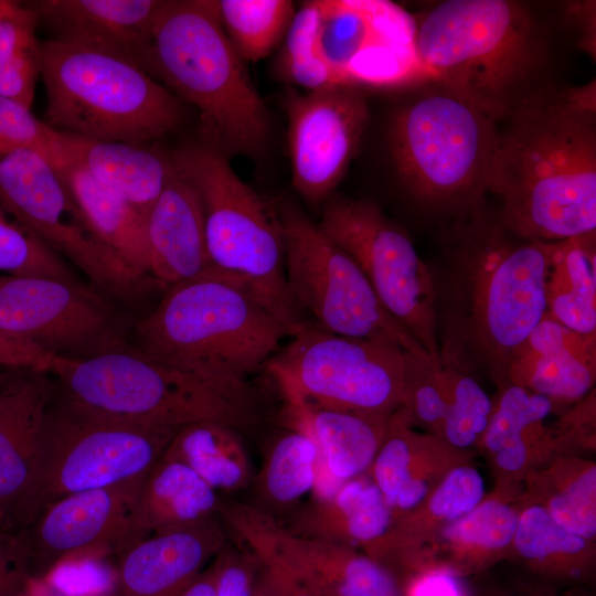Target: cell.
Listing matches in <instances>:
<instances>
[{
  "instance_id": "obj_47",
  "label": "cell",
  "mask_w": 596,
  "mask_h": 596,
  "mask_svg": "<svg viewBox=\"0 0 596 596\" xmlns=\"http://www.w3.org/2000/svg\"><path fill=\"white\" fill-rule=\"evenodd\" d=\"M41 74L40 43L19 52L0 68V96L31 108Z\"/></svg>"
},
{
  "instance_id": "obj_54",
  "label": "cell",
  "mask_w": 596,
  "mask_h": 596,
  "mask_svg": "<svg viewBox=\"0 0 596 596\" xmlns=\"http://www.w3.org/2000/svg\"><path fill=\"white\" fill-rule=\"evenodd\" d=\"M252 596H280L273 576L260 564Z\"/></svg>"
},
{
  "instance_id": "obj_39",
  "label": "cell",
  "mask_w": 596,
  "mask_h": 596,
  "mask_svg": "<svg viewBox=\"0 0 596 596\" xmlns=\"http://www.w3.org/2000/svg\"><path fill=\"white\" fill-rule=\"evenodd\" d=\"M411 421L440 429L448 408V383L440 361L406 352L405 397L402 406Z\"/></svg>"
},
{
  "instance_id": "obj_29",
  "label": "cell",
  "mask_w": 596,
  "mask_h": 596,
  "mask_svg": "<svg viewBox=\"0 0 596 596\" xmlns=\"http://www.w3.org/2000/svg\"><path fill=\"white\" fill-rule=\"evenodd\" d=\"M55 170L98 241L131 272L149 278L146 215L70 157Z\"/></svg>"
},
{
  "instance_id": "obj_26",
  "label": "cell",
  "mask_w": 596,
  "mask_h": 596,
  "mask_svg": "<svg viewBox=\"0 0 596 596\" xmlns=\"http://www.w3.org/2000/svg\"><path fill=\"white\" fill-rule=\"evenodd\" d=\"M283 522L295 533L343 546L377 545L389 533L392 511L372 480L358 477L328 496L296 507Z\"/></svg>"
},
{
  "instance_id": "obj_50",
  "label": "cell",
  "mask_w": 596,
  "mask_h": 596,
  "mask_svg": "<svg viewBox=\"0 0 596 596\" xmlns=\"http://www.w3.org/2000/svg\"><path fill=\"white\" fill-rule=\"evenodd\" d=\"M402 596H467V592L456 573L435 568L413 578Z\"/></svg>"
},
{
  "instance_id": "obj_20",
  "label": "cell",
  "mask_w": 596,
  "mask_h": 596,
  "mask_svg": "<svg viewBox=\"0 0 596 596\" xmlns=\"http://www.w3.org/2000/svg\"><path fill=\"white\" fill-rule=\"evenodd\" d=\"M219 515L149 535L118 554V596H180L228 543Z\"/></svg>"
},
{
  "instance_id": "obj_55",
  "label": "cell",
  "mask_w": 596,
  "mask_h": 596,
  "mask_svg": "<svg viewBox=\"0 0 596 596\" xmlns=\"http://www.w3.org/2000/svg\"><path fill=\"white\" fill-rule=\"evenodd\" d=\"M96 596H118V595L115 590H111V592L98 594Z\"/></svg>"
},
{
  "instance_id": "obj_18",
  "label": "cell",
  "mask_w": 596,
  "mask_h": 596,
  "mask_svg": "<svg viewBox=\"0 0 596 596\" xmlns=\"http://www.w3.org/2000/svg\"><path fill=\"white\" fill-rule=\"evenodd\" d=\"M292 185L309 203L327 200L344 177L369 123L365 97L337 85L285 100Z\"/></svg>"
},
{
  "instance_id": "obj_9",
  "label": "cell",
  "mask_w": 596,
  "mask_h": 596,
  "mask_svg": "<svg viewBox=\"0 0 596 596\" xmlns=\"http://www.w3.org/2000/svg\"><path fill=\"white\" fill-rule=\"evenodd\" d=\"M169 156L199 199L211 269L246 285L294 334L309 320L287 287L279 214L235 173L227 157L204 142Z\"/></svg>"
},
{
  "instance_id": "obj_36",
  "label": "cell",
  "mask_w": 596,
  "mask_h": 596,
  "mask_svg": "<svg viewBox=\"0 0 596 596\" xmlns=\"http://www.w3.org/2000/svg\"><path fill=\"white\" fill-rule=\"evenodd\" d=\"M279 55L280 75L308 91L345 85L324 60L319 45V9L309 1L295 12Z\"/></svg>"
},
{
  "instance_id": "obj_22",
  "label": "cell",
  "mask_w": 596,
  "mask_h": 596,
  "mask_svg": "<svg viewBox=\"0 0 596 596\" xmlns=\"http://www.w3.org/2000/svg\"><path fill=\"white\" fill-rule=\"evenodd\" d=\"M162 1L40 0L28 6L52 32V39L107 50L145 70L152 23Z\"/></svg>"
},
{
  "instance_id": "obj_44",
  "label": "cell",
  "mask_w": 596,
  "mask_h": 596,
  "mask_svg": "<svg viewBox=\"0 0 596 596\" xmlns=\"http://www.w3.org/2000/svg\"><path fill=\"white\" fill-rule=\"evenodd\" d=\"M485 483L481 475L472 467L453 469L433 493L429 501L430 512L449 522L455 521L482 500Z\"/></svg>"
},
{
  "instance_id": "obj_6",
  "label": "cell",
  "mask_w": 596,
  "mask_h": 596,
  "mask_svg": "<svg viewBox=\"0 0 596 596\" xmlns=\"http://www.w3.org/2000/svg\"><path fill=\"white\" fill-rule=\"evenodd\" d=\"M46 374L55 377L56 397L105 418L174 428L210 421L236 429L252 416L246 387L205 382L125 343L85 358L54 354Z\"/></svg>"
},
{
  "instance_id": "obj_11",
  "label": "cell",
  "mask_w": 596,
  "mask_h": 596,
  "mask_svg": "<svg viewBox=\"0 0 596 596\" xmlns=\"http://www.w3.org/2000/svg\"><path fill=\"white\" fill-rule=\"evenodd\" d=\"M287 402L391 416L404 404L406 351L308 321L266 363Z\"/></svg>"
},
{
  "instance_id": "obj_15",
  "label": "cell",
  "mask_w": 596,
  "mask_h": 596,
  "mask_svg": "<svg viewBox=\"0 0 596 596\" xmlns=\"http://www.w3.org/2000/svg\"><path fill=\"white\" fill-rule=\"evenodd\" d=\"M219 518L262 566L318 596H402L383 564L352 547L295 533L256 504L223 502Z\"/></svg>"
},
{
  "instance_id": "obj_27",
  "label": "cell",
  "mask_w": 596,
  "mask_h": 596,
  "mask_svg": "<svg viewBox=\"0 0 596 596\" xmlns=\"http://www.w3.org/2000/svg\"><path fill=\"white\" fill-rule=\"evenodd\" d=\"M60 137L72 160L147 215L168 180L169 153L140 143L96 140L64 132H60Z\"/></svg>"
},
{
  "instance_id": "obj_8",
  "label": "cell",
  "mask_w": 596,
  "mask_h": 596,
  "mask_svg": "<svg viewBox=\"0 0 596 596\" xmlns=\"http://www.w3.org/2000/svg\"><path fill=\"white\" fill-rule=\"evenodd\" d=\"M500 124L437 82L406 103L393 119L390 142L415 200L448 217L485 202Z\"/></svg>"
},
{
  "instance_id": "obj_16",
  "label": "cell",
  "mask_w": 596,
  "mask_h": 596,
  "mask_svg": "<svg viewBox=\"0 0 596 596\" xmlns=\"http://www.w3.org/2000/svg\"><path fill=\"white\" fill-rule=\"evenodd\" d=\"M319 45L348 86L429 83L415 44V19L389 1L320 0Z\"/></svg>"
},
{
  "instance_id": "obj_41",
  "label": "cell",
  "mask_w": 596,
  "mask_h": 596,
  "mask_svg": "<svg viewBox=\"0 0 596 596\" xmlns=\"http://www.w3.org/2000/svg\"><path fill=\"white\" fill-rule=\"evenodd\" d=\"M30 149L57 169L67 160L60 132L38 119L30 108L0 96V153Z\"/></svg>"
},
{
  "instance_id": "obj_13",
  "label": "cell",
  "mask_w": 596,
  "mask_h": 596,
  "mask_svg": "<svg viewBox=\"0 0 596 596\" xmlns=\"http://www.w3.org/2000/svg\"><path fill=\"white\" fill-rule=\"evenodd\" d=\"M317 225L354 260L397 322L439 360L432 275L408 234L375 203L343 196L327 201Z\"/></svg>"
},
{
  "instance_id": "obj_28",
  "label": "cell",
  "mask_w": 596,
  "mask_h": 596,
  "mask_svg": "<svg viewBox=\"0 0 596 596\" xmlns=\"http://www.w3.org/2000/svg\"><path fill=\"white\" fill-rule=\"evenodd\" d=\"M222 504L217 491L187 465L161 457L147 473L132 511L134 544L219 515Z\"/></svg>"
},
{
  "instance_id": "obj_32",
  "label": "cell",
  "mask_w": 596,
  "mask_h": 596,
  "mask_svg": "<svg viewBox=\"0 0 596 596\" xmlns=\"http://www.w3.org/2000/svg\"><path fill=\"white\" fill-rule=\"evenodd\" d=\"M318 449L305 432L290 428L269 448L256 479L260 509L288 511L312 492L317 479Z\"/></svg>"
},
{
  "instance_id": "obj_37",
  "label": "cell",
  "mask_w": 596,
  "mask_h": 596,
  "mask_svg": "<svg viewBox=\"0 0 596 596\" xmlns=\"http://www.w3.org/2000/svg\"><path fill=\"white\" fill-rule=\"evenodd\" d=\"M443 366L448 383V408L439 433L451 446L467 448L486 432L493 403L475 376L455 366Z\"/></svg>"
},
{
  "instance_id": "obj_25",
  "label": "cell",
  "mask_w": 596,
  "mask_h": 596,
  "mask_svg": "<svg viewBox=\"0 0 596 596\" xmlns=\"http://www.w3.org/2000/svg\"><path fill=\"white\" fill-rule=\"evenodd\" d=\"M289 428L307 433L318 449L312 496H328L370 469L385 437L390 416L287 402Z\"/></svg>"
},
{
  "instance_id": "obj_10",
  "label": "cell",
  "mask_w": 596,
  "mask_h": 596,
  "mask_svg": "<svg viewBox=\"0 0 596 596\" xmlns=\"http://www.w3.org/2000/svg\"><path fill=\"white\" fill-rule=\"evenodd\" d=\"M179 429L96 416L53 393L14 533L64 497L147 475Z\"/></svg>"
},
{
  "instance_id": "obj_38",
  "label": "cell",
  "mask_w": 596,
  "mask_h": 596,
  "mask_svg": "<svg viewBox=\"0 0 596 596\" xmlns=\"http://www.w3.org/2000/svg\"><path fill=\"white\" fill-rule=\"evenodd\" d=\"M0 272L76 281L62 258L19 223L12 222L1 205Z\"/></svg>"
},
{
  "instance_id": "obj_43",
  "label": "cell",
  "mask_w": 596,
  "mask_h": 596,
  "mask_svg": "<svg viewBox=\"0 0 596 596\" xmlns=\"http://www.w3.org/2000/svg\"><path fill=\"white\" fill-rule=\"evenodd\" d=\"M596 468L590 466L554 494L546 508L565 530L585 540L596 533Z\"/></svg>"
},
{
  "instance_id": "obj_35",
  "label": "cell",
  "mask_w": 596,
  "mask_h": 596,
  "mask_svg": "<svg viewBox=\"0 0 596 596\" xmlns=\"http://www.w3.org/2000/svg\"><path fill=\"white\" fill-rule=\"evenodd\" d=\"M411 419L401 407L389 419L383 443L370 467L372 481L392 510H409L427 493L426 482L414 471L417 436L409 430Z\"/></svg>"
},
{
  "instance_id": "obj_33",
  "label": "cell",
  "mask_w": 596,
  "mask_h": 596,
  "mask_svg": "<svg viewBox=\"0 0 596 596\" xmlns=\"http://www.w3.org/2000/svg\"><path fill=\"white\" fill-rule=\"evenodd\" d=\"M222 26L244 62L268 56L284 40L295 15L287 0L215 1Z\"/></svg>"
},
{
  "instance_id": "obj_23",
  "label": "cell",
  "mask_w": 596,
  "mask_h": 596,
  "mask_svg": "<svg viewBox=\"0 0 596 596\" xmlns=\"http://www.w3.org/2000/svg\"><path fill=\"white\" fill-rule=\"evenodd\" d=\"M596 377V334L576 332L547 312L513 352L508 381L556 402L585 397Z\"/></svg>"
},
{
  "instance_id": "obj_5",
  "label": "cell",
  "mask_w": 596,
  "mask_h": 596,
  "mask_svg": "<svg viewBox=\"0 0 596 596\" xmlns=\"http://www.w3.org/2000/svg\"><path fill=\"white\" fill-rule=\"evenodd\" d=\"M145 70L199 110L205 145L227 158L255 156L265 147L267 108L222 26L215 1L163 0Z\"/></svg>"
},
{
  "instance_id": "obj_24",
  "label": "cell",
  "mask_w": 596,
  "mask_h": 596,
  "mask_svg": "<svg viewBox=\"0 0 596 596\" xmlns=\"http://www.w3.org/2000/svg\"><path fill=\"white\" fill-rule=\"evenodd\" d=\"M145 227L149 277L156 283L170 288L211 268L199 199L172 162L166 185L146 215Z\"/></svg>"
},
{
  "instance_id": "obj_21",
  "label": "cell",
  "mask_w": 596,
  "mask_h": 596,
  "mask_svg": "<svg viewBox=\"0 0 596 596\" xmlns=\"http://www.w3.org/2000/svg\"><path fill=\"white\" fill-rule=\"evenodd\" d=\"M46 373L23 370L0 383V529L14 532L31 486L53 386Z\"/></svg>"
},
{
  "instance_id": "obj_46",
  "label": "cell",
  "mask_w": 596,
  "mask_h": 596,
  "mask_svg": "<svg viewBox=\"0 0 596 596\" xmlns=\"http://www.w3.org/2000/svg\"><path fill=\"white\" fill-rule=\"evenodd\" d=\"M38 22L29 6L0 0V68L19 52L39 44L35 38Z\"/></svg>"
},
{
  "instance_id": "obj_30",
  "label": "cell",
  "mask_w": 596,
  "mask_h": 596,
  "mask_svg": "<svg viewBox=\"0 0 596 596\" xmlns=\"http://www.w3.org/2000/svg\"><path fill=\"white\" fill-rule=\"evenodd\" d=\"M546 312L563 326L596 334L595 234L546 242Z\"/></svg>"
},
{
  "instance_id": "obj_53",
  "label": "cell",
  "mask_w": 596,
  "mask_h": 596,
  "mask_svg": "<svg viewBox=\"0 0 596 596\" xmlns=\"http://www.w3.org/2000/svg\"><path fill=\"white\" fill-rule=\"evenodd\" d=\"M265 567V566H263ZM273 576L280 596H318L306 588L299 586L284 574L265 567Z\"/></svg>"
},
{
  "instance_id": "obj_19",
  "label": "cell",
  "mask_w": 596,
  "mask_h": 596,
  "mask_svg": "<svg viewBox=\"0 0 596 596\" xmlns=\"http://www.w3.org/2000/svg\"><path fill=\"white\" fill-rule=\"evenodd\" d=\"M146 476L64 497L19 532L32 579L78 555L119 554L132 545V511Z\"/></svg>"
},
{
  "instance_id": "obj_31",
  "label": "cell",
  "mask_w": 596,
  "mask_h": 596,
  "mask_svg": "<svg viewBox=\"0 0 596 596\" xmlns=\"http://www.w3.org/2000/svg\"><path fill=\"white\" fill-rule=\"evenodd\" d=\"M187 465L215 491H238L252 480L246 449L236 429L219 422L181 427L161 456Z\"/></svg>"
},
{
  "instance_id": "obj_1",
  "label": "cell",
  "mask_w": 596,
  "mask_h": 596,
  "mask_svg": "<svg viewBox=\"0 0 596 596\" xmlns=\"http://www.w3.org/2000/svg\"><path fill=\"white\" fill-rule=\"evenodd\" d=\"M545 249L505 228L486 201L448 217L428 265L443 365L509 384L513 352L546 312Z\"/></svg>"
},
{
  "instance_id": "obj_14",
  "label": "cell",
  "mask_w": 596,
  "mask_h": 596,
  "mask_svg": "<svg viewBox=\"0 0 596 596\" xmlns=\"http://www.w3.org/2000/svg\"><path fill=\"white\" fill-rule=\"evenodd\" d=\"M0 205L51 251L66 257L93 285L129 298L146 278L131 272L95 236L65 182L30 149L0 153Z\"/></svg>"
},
{
  "instance_id": "obj_42",
  "label": "cell",
  "mask_w": 596,
  "mask_h": 596,
  "mask_svg": "<svg viewBox=\"0 0 596 596\" xmlns=\"http://www.w3.org/2000/svg\"><path fill=\"white\" fill-rule=\"evenodd\" d=\"M518 518L510 505L489 500L451 521L445 528L444 535L450 541L486 550L503 549L513 540Z\"/></svg>"
},
{
  "instance_id": "obj_3",
  "label": "cell",
  "mask_w": 596,
  "mask_h": 596,
  "mask_svg": "<svg viewBox=\"0 0 596 596\" xmlns=\"http://www.w3.org/2000/svg\"><path fill=\"white\" fill-rule=\"evenodd\" d=\"M415 44L433 82L499 123L544 91L546 35L528 4L512 0H447L414 17Z\"/></svg>"
},
{
  "instance_id": "obj_17",
  "label": "cell",
  "mask_w": 596,
  "mask_h": 596,
  "mask_svg": "<svg viewBox=\"0 0 596 596\" xmlns=\"http://www.w3.org/2000/svg\"><path fill=\"white\" fill-rule=\"evenodd\" d=\"M0 331L63 356L85 358L124 344L108 305L77 280L0 277Z\"/></svg>"
},
{
  "instance_id": "obj_2",
  "label": "cell",
  "mask_w": 596,
  "mask_h": 596,
  "mask_svg": "<svg viewBox=\"0 0 596 596\" xmlns=\"http://www.w3.org/2000/svg\"><path fill=\"white\" fill-rule=\"evenodd\" d=\"M504 123L489 185L504 227L539 242L595 234V81L542 91Z\"/></svg>"
},
{
  "instance_id": "obj_34",
  "label": "cell",
  "mask_w": 596,
  "mask_h": 596,
  "mask_svg": "<svg viewBox=\"0 0 596 596\" xmlns=\"http://www.w3.org/2000/svg\"><path fill=\"white\" fill-rule=\"evenodd\" d=\"M554 402L522 386L507 384L501 387L498 401L486 432L485 446L491 451L499 467L507 471L521 469L528 457L529 445L523 437L524 428L544 421L552 412Z\"/></svg>"
},
{
  "instance_id": "obj_40",
  "label": "cell",
  "mask_w": 596,
  "mask_h": 596,
  "mask_svg": "<svg viewBox=\"0 0 596 596\" xmlns=\"http://www.w3.org/2000/svg\"><path fill=\"white\" fill-rule=\"evenodd\" d=\"M513 542L523 557L547 562L581 554L586 540L562 528L542 505H532L518 518Z\"/></svg>"
},
{
  "instance_id": "obj_52",
  "label": "cell",
  "mask_w": 596,
  "mask_h": 596,
  "mask_svg": "<svg viewBox=\"0 0 596 596\" xmlns=\"http://www.w3.org/2000/svg\"><path fill=\"white\" fill-rule=\"evenodd\" d=\"M216 568L214 561L180 596H215Z\"/></svg>"
},
{
  "instance_id": "obj_48",
  "label": "cell",
  "mask_w": 596,
  "mask_h": 596,
  "mask_svg": "<svg viewBox=\"0 0 596 596\" xmlns=\"http://www.w3.org/2000/svg\"><path fill=\"white\" fill-rule=\"evenodd\" d=\"M32 579L19 533L0 529V596H19Z\"/></svg>"
},
{
  "instance_id": "obj_45",
  "label": "cell",
  "mask_w": 596,
  "mask_h": 596,
  "mask_svg": "<svg viewBox=\"0 0 596 596\" xmlns=\"http://www.w3.org/2000/svg\"><path fill=\"white\" fill-rule=\"evenodd\" d=\"M215 596H252L258 574V561L243 547L226 544L214 557Z\"/></svg>"
},
{
  "instance_id": "obj_7",
  "label": "cell",
  "mask_w": 596,
  "mask_h": 596,
  "mask_svg": "<svg viewBox=\"0 0 596 596\" xmlns=\"http://www.w3.org/2000/svg\"><path fill=\"white\" fill-rule=\"evenodd\" d=\"M40 52L45 123L56 131L145 145L183 120L181 99L124 55L56 39Z\"/></svg>"
},
{
  "instance_id": "obj_51",
  "label": "cell",
  "mask_w": 596,
  "mask_h": 596,
  "mask_svg": "<svg viewBox=\"0 0 596 596\" xmlns=\"http://www.w3.org/2000/svg\"><path fill=\"white\" fill-rule=\"evenodd\" d=\"M566 13L572 22H577L583 49L595 57V2H574L568 6Z\"/></svg>"
},
{
  "instance_id": "obj_12",
  "label": "cell",
  "mask_w": 596,
  "mask_h": 596,
  "mask_svg": "<svg viewBox=\"0 0 596 596\" xmlns=\"http://www.w3.org/2000/svg\"><path fill=\"white\" fill-rule=\"evenodd\" d=\"M285 233V274L290 297L319 328L340 336L429 353L383 306L354 260L305 214L279 213Z\"/></svg>"
},
{
  "instance_id": "obj_49",
  "label": "cell",
  "mask_w": 596,
  "mask_h": 596,
  "mask_svg": "<svg viewBox=\"0 0 596 596\" xmlns=\"http://www.w3.org/2000/svg\"><path fill=\"white\" fill-rule=\"evenodd\" d=\"M54 353L0 331V366L46 373Z\"/></svg>"
},
{
  "instance_id": "obj_4",
  "label": "cell",
  "mask_w": 596,
  "mask_h": 596,
  "mask_svg": "<svg viewBox=\"0 0 596 596\" xmlns=\"http://www.w3.org/2000/svg\"><path fill=\"white\" fill-rule=\"evenodd\" d=\"M135 333L151 359L227 387H246L289 336L246 285L211 268L168 288Z\"/></svg>"
}]
</instances>
